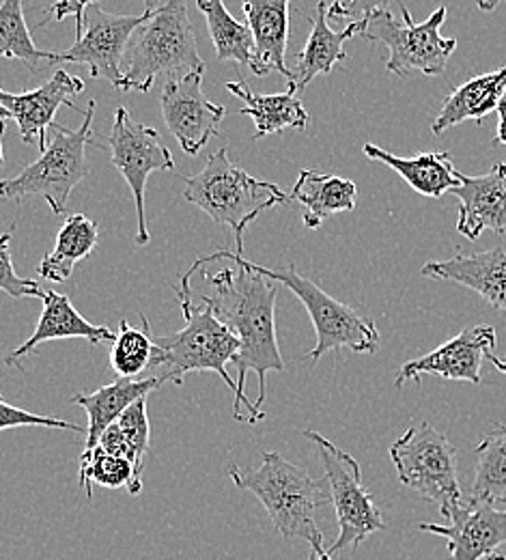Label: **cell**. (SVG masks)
Here are the masks:
<instances>
[{
	"instance_id": "cell-10",
	"label": "cell",
	"mask_w": 506,
	"mask_h": 560,
	"mask_svg": "<svg viewBox=\"0 0 506 560\" xmlns=\"http://www.w3.org/2000/svg\"><path fill=\"white\" fill-rule=\"evenodd\" d=\"M304 438L310 440L319 451L339 522V537L326 550L330 557H334L348 548H358L366 537L386 528L381 509L375 504L370 491L362 483L361 464L319 431L306 429Z\"/></svg>"
},
{
	"instance_id": "cell-36",
	"label": "cell",
	"mask_w": 506,
	"mask_h": 560,
	"mask_svg": "<svg viewBox=\"0 0 506 560\" xmlns=\"http://www.w3.org/2000/svg\"><path fill=\"white\" fill-rule=\"evenodd\" d=\"M392 0H334L328 7V18L334 20H345L350 18L352 22L356 20H364L375 11H384L390 9Z\"/></svg>"
},
{
	"instance_id": "cell-31",
	"label": "cell",
	"mask_w": 506,
	"mask_h": 560,
	"mask_svg": "<svg viewBox=\"0 0 506 560\" xmlns=\"http://www.w3.org/2000/svg\"><path fill=\"white\" fill-rule=\"evenodd\" d=\"M55 52L37 50L31 31L24 20L22 0H2L0 4V59L24 63L31 73L39 70V63L52 61Z\"/></svg>"
},
{
	"instance_id": "cell-30",
	"label": "cell",
	"mask_w": 506,
	"mask_h": 560,
	"mask_svg": "<svg viewBox=\"0 0 506 560\" xmlns=\"http://www.w3.org/2000/svg\"><path fill=\"white\" fill-rule=\"evenodd\" d=\"M197 7L208 20L217 61L250 66L255 55V39L250 26L237 22L222 0H197Z\"/></svg>"
},
{
	"instance_id": "cell-5",
	"label": "cell",
	"mask_w": 506,
	"mask_h": 560,
	"mask_svg": "<svg viewBox=\"0 0 506 560\" xmlns=\"http://www.w3.org/2000/svg\"><path fill=\"white\" fill-rule=\"evenodd\" d=\"M188 71H205L188 2L162 0L155 11H146L145 22L130 39L123 59V91L149 93L157 75Z\"/></svg>"
},
{
	"instance_id": "cell-3",
	"label": "cell",
	"mask_w": 506,
	"mask_h": 560,
	"mask_svg": "<svg viewBox=\"0 0 506 560\" xmlns=\"http://www.w3.org/2000/svg\"><path fill=\"white\" fill-rule=\"evenodd\" d=\"M177 298L181 302V311L186 317V326L166 337H153L155 358L151 371H160L162 384L181 386L186 375L212 371L224 380V384L237 390L235 380L226 371V364L235 358L239 350V341L235 335L220 322L216 313L208 302L195 306L190 277L184 275L177 289Z\"/></svg>"
},
{
	"instance_id": "cell-9",
	"label": "cell",
	"mask_w": 506,
	"mask_h": 560,
	"mask_svg": "<svg viewBox=\"0 0 506 560\" xmlns=\"http://www.w3.org/2000/svg\"><path fill=\"white\" fill-rule=\"evenodd\" d=\"M401 15L397 20L390 9H384L364 18L362 37L373 44H386L390 50L386 71L399 78L414 71L423 75L444 73L450 55L457 50V39H446L439 33L448 9L439 4L425 22H414L410 9L401 2Z\"/></svg>"
},
{
	"instance_id": "cell-26",
	"label": "cell",
	"mask_w": 506,
	"mask_h": 560,
	"mask_svg": "<svg viewBox=\"0 0 506 560\" xmlns=\"http://www.w3.org/2000/svg\"><path fill=\"white\" fill-rule=\"evenodd\" d=\"M356 197L358 188L352 179L304 168L297 175L290 199L304 206V226L319 229L326 218L356 210Z\"/></svg>"
},
{
	"instance_id": "cell-2",
	"label": "cell",
	"mask_w": 506,
	"mask_h": 560,
	"mask_svg": "<svg viewBox=\"0 0 506 560\" xmlns=\"http://www.w3.org/2000/svg\"><path fill=\"white\" fill-rule=\"evenodd\" d=\"M228 477L235 488L257 495L285 541L304 539L310 544L313 552H326L317 513L332 502V498L323 481L313 479L304 468L274 451L263 453V462L257 470L231 464Z\"/></svg>"
},
{
	"instance_id": "cell-19",
	"label": "cell",
	"mask_w": 506,
	"mask_h": 560,
	"mask_svg": "<svg viewBox=\"0 0 506 560\" xmlns=\"http://www.w3.org/2000/svg\"><path fill=\"white\" fill-rule=\"evenodd\" d=\"M421 275L472 289L494 308L506 313V250L501 246L472 255H455L446 261H429L421 268Z\"/></svg>"
},
{
	"instance_id": "cell-20",
	"label": "cell",
	"mask_w": 506,
	"mask_h": 560,
	"mask_svg": "<svg viewBox=\"0 0 506 560\" xmlns=\"http://www.w3.org/2000/svg\"><path fill=\"white\" fill-rule=\"evenodd\" d=\"M290 4L291 0H244V13L255 39V55L248 68L259 78L279 71L293 84V71L285 63Z\"/></svg>"
},
{
	"instance_id": "cell-14",
	"label": "cell",
	"mask_w": 506,
	"mask_h": 560,
	"mask_svg": "<svg viewBox=\"0 0 506 560\" xmlns=\"http://www.w3.org/2000/svg\"><path fill=\"white\" fill-rule=\"evenodd\" d=\"M498 346V335L494 326L481 324L463 328L457 337L429 351L416 360H410L401 366L395 388H401L410 380H421L423 375H437L455 382L483 384L481 366Z\"/></svg>"
},
{
	"instance_id": "cell-16",
	"label": "cell",
	"mask_w": 506,
	"mask_h": 560,
	"mask_svg": "<svg viewBox=\"0 0 506 560\" xmlns=\"http://www.w3.org/2000/svg\"><path fill=\"white\" fill-rule=\"evenodd\" d=\"M419 528L446 539L450 560H481L506 544V509L490 502H468L450 526L421 524Z\"/></svg>"
},
{
	"instance_id": "cell-43",
	"label": "cell",
	"mask_w": 506,
	"mask_h": 560,
	"mask_svg": "<svg viewBox=\"0 0 506 560\" xmlns=\"http://www.w3.org/2000/svg\"><path fill=\"white\" fill-rule=\"evenodd\" d=\"M143 2H145L146 11H155L162 0H143Z\"/></svg>"
},
{
	"instance_id": "cell-24",
	"label": "cell",
	"mask_w": 506,
	"mask_h": 560,
	"mask_svg": "<svg viewBox=\"0 0 506 560\" xmlns=\"http://www.w3.org/2000/svg\"><path fill=\"white\" fill-rule=\"evenodd\" d=\"M235 97L244 102L242 115L252 117L255 121V137L259 140L270 135H281L285 130H306L310 124L308 113L304 110L295 86H290L285 93L274 95H257L250 91V86L244 80H233L224 84Z\"/></svg>"
},
{
	"instance_id": "cell-12",
	"label": "cell",
	"mask_w": 506,
	"mask_h": 560,
	"mask_svg": "<svg viewBox=\"0 0 506 560\" xmlns=\"http://www.w3.org/2000/svg\"><path fill=\"white\" fill-rule=\"evenodd\" d=\"M108 147L113 153V166L128 182L139 215V233L137 244H149V226L145 215L146 179L153 171H173L175 160L168 147L160 139L155 128L137 124L128 108H117L113 132L108 137Z\"/></svg>"
},
{
	"instance_id": "cell-17",
	"label": "cell",
	"mask_w": 506,
	"mask_h": 560,
	"mask_svg": "<svg viewBox=\"0 0 506 560\" xmlns=\"http://www.w3.org/2000/svg\"><path fill=\"white\" fill-rule=\"evenodd\" d=\"M459 199L457 233L474 242L485 231L506 233V162H496L490 173L468 177L459 173L452 190Z\"/></svg>"
},
{
	"instance_id": "cell-40",
	"label": "cell",
	"mask_w": 506,
	"mask_h": 560,
	"mask_svg": "<svg viewBox=\"0 0 506 560\" xmlns=\"http://www.w3.org/2000/svg\"><path fill=\"white\" fill-rule=\"evenodd\" d=\"M487 360H492V364H494V366H496L501 373H505L506 375V358L505 360H501V358H496V355L492 353Z\"/></svg>"
},
{
	"instance_id": "cell-8",
	"label": "cell",
	"mask_w": 506,
	"mask_h": 560,
	"mask_svg": "<svg viewBox=\"0 0 506 560\" xmlns=\"http://www.w3.org/2000/svg\"><path fill=\"white\" fill-rule=\"evenodd\" d=\"M390 459L399 483L437 506L442 517L455 520L466 509L457 477L455 446L429 422L412 424L392 446Z\"/></svg>"
},
{
	"instance_id": "cell-7",
	"label": "cell",
	"mask_w": 506,
	"mask_h": 560,
	"mask_svg": "<svg viewBox=\"0 0 506 560\" xmlns=\"http://www.w3.org/2000/svg\"><path fill=\"white\" fill-rule=\"evenodd\" d=\"M95 115V102H89L84 121L78 130L52 126V142L42 151V158L28 164L22 173L0 182V199L22 201L26 197H44L52 213L63 215L73 188L89 177L86 144L91 139V126Z\"/></svg>"
},
{
	"instance_id": "cell-18",
	"label": "cell",
	"mask_w": 506,
	"mask_h": 560,
	"mask_svg": "<svg viewBox=\"0 0 506 560\" xmlns=\"http://www.w3.org/2000/svg\"><path fill=\"white\" fill-rule=\"evenodd\" d=\"M59 339H84L91 346H99L106 341L113 343L115 332L106 326H95V324L86 322L75 311V306L68 295L57 293V291H46L44 311H42V317H39V324H37L33 337H28V341H24L20 348L11 351L4 358V364L22 369V358L35 353L42 343H50V341H59Z\"/></svg>"
},
{
	"instance_id": "cell-15",
	"label": "cell",
	"mask_w": 506,
	"mask_h": 560,
	"mask_svg": "<svg viewBox=\"0 0 506 560\" xmlns=\"http://www.w3.org/2000/svg\"><path fill=\"white\" fill-rule=\"evenodd\" d=\"M84 91L82 78L72 75L66 70L55 71V75L35 91L26 93H9L0 86V104L9 110L11 119H15L20 128V137L28 144L39 147L42 151L48 147L46 137L55 126V115L61 106H70L78 110L73 97Z\"/></svg>"
},
{
	"instance_id": "cell-28",
	"label": "cell",
	"mask_w": 506,
	"mask_h": 560,
	"mask_svg": "<svg viewBox=\"0 0 506 560\" xmlns=\"http://www.w3.org/2000/svg\"><path fill=\"white\" fill-rule=\"evenodd\" d=\"M80 488L86 491V498H93V486L106 490H121L128 488L130 495L143 493V475L137 466L126 459L106 453L102 446L84 448L80 455Z\"/></svg>"
},
{
	"instance_id": "cell-37",
	"label": "cell",
	"mask_w": 506,
	"mask_h": 560,
	"mask_svg": "<svg viewBox=\"0 0 506 560\" xmlns=\"http://www.w3.org/2000/svg\"><path fill=\"white\" fill-rule=\"evenodd\" d=\"M102 0H57L55 4H50L46 9L48 18L39 22V26H46L48 20H55V22H63L66 18H75V39L82 37V31H84V13L89 7L93 4H99Z\"/></svg>"
},
{
	"instance_id": "cell-21",
	"label": "cell",
	"mask_w": 506,
	"mask_h": 560,
	"mask_svg": "<svg viewBox=\"0 0 506 560\" xmlns=\"http://www.w3.org/2000/svg\"><path fill=\"white\" fill-rule=\"evenodd\" d=\"M328 2H319L315 15L310 18V35L304 50L297 55V63L293 70L295 91H304L319 73H330L337 63L348 61L345 44L364 31V20L348 24L343 31H332L328 24Z\"/></svg>"
},
{
	"instance_id": "cell-33",
	"label": "cell",
	"mask_w": 506,
	"mask_h": 560,
	"mask_svg": "<svg viewBox=\"0 0 506 560\" xmlns=\"http://www.w3.org/2000/svg\"><path fill=\"white\" fill-rule=\"evenodd\" d=\"M121 433L130 442L137 459L141 466H145V457L151 448V424H149V415H146V397L132 404L119 420H117Z\"/></svg>"
},
{
	"instance_id": "cell-45",
	"label": "cell",
	"mask_w": 506,
	"mask_h": 560,
	"mask_svg": "<svg viewBox=\"0 0 506 560\" xmlns=\"http://www.w3.org/2000/svg\"><path fill=\"white\" fill-rule=\"evenodd\" d=\"M481 560H506V555H498V552H494V555H490V557H485V559Z\"/></svg>"
},
{
	"instance_id": "cell-22",
	"label": "cell",
	"mask_w": 506,
	"mask_h": 560,
	"mask_svg": "<svg viewBox=\"0 0 506 560\" xmlns=\"http://www.w3.org/2000/svg\"><path fill=\"white\" fill-rule=\"evenodd\" d=\"M505 95L506 68L490 71L463 82L446 97L442 110L435 117L432 132L435 137H442L446 130L470 119L476 124H483L487 115L498 110Z\"/></svg>"
},
{
	"instance_id": "cell-29",
	"label": "cell",
	"mask_w": 506,
	"mask_h": 560,
	"mask_svg": "<svg viewBox=\"0 0 506 560\" xmlns=\"http://www.w3.org/2000/svg\"><path fill=\"white\" fill-rule=\"evenodd\" d=\"M506 500V424L496 422L476 446V470L470 502Z\"/></svg>"
},
{
	"instance_id": "cell-34",
	"label": "cell",
	"mask_w": 506,
	"mask_h": 560,
	"mask_svg": "<svg viewBox=\"0 0 506 560\" xmlns=\"http://www.w3.org/2000/svg\"><path fill=\"white\" fill-rule=\"evenodd\" d=\"M13 237V226L4 233H0V291H4L11 298H42L46 295V291H42V287L31 279H22L15 275L13 270V259H11V244Z\"/></svg>"
},
{
	"instance_id": "cell-4",
	"label": "cell",
	"mask_w": 506,
	"mask_h": 560,
	"mask_svg": "<svg viewBox=\"0 0 506 560\" xmlns=\"http://www.w3.org/2000/svg\"><path fill=\"white\" fill-rule=\"evenodd\" d=\"M217 259H228L237 266H246V268L255 270L257 275H261L266 279L285 284L297 295V300L304 304V308H306V313L313 322L315 335H317V346L308 351V355H306V360H310L313 364L317 360H321L328 351L352 350L356 353H375L379 350L381 337H379V330H377L375 322L358 315L350 304L334 300L332 295H328L313 280L304 279L302 275H297L295 266H287L283 270H270V268L257 266L252 261H246L237 253L217 250L214 255L201 257L188 270V275L192 277L203 264H212Z\"/></svg>"
},
{
	"instance_id": "cell-1",
	"label": "cell",
	"mask_w": 506,
	"mask_h": 560,
	"mask_svg": "<svg viewBox=\"0 0 506 560\" xmlns=\"http://www.w3.org/2000/svg\"><path fill=\"white\" fill-rule=\"evenodd\" d=\"M237 266V264H235ZM222 268L216 275H203L212 284V295L203 302L212 306L217 319L235 335L239 350L231 364L237 371V390L233 395V419L257 424L266 419L268 373L285 371V360L276 339V295L279 284L246 266Z\"/></svg>"
},
{
	"instance_id": "cell-11",
	"label": "cell",
	"mask_w": 506,
	"mask_h": 560,
	"mask_svg": "<svg viewBox=\"0 0 506 560\" xmlns=\"http://www.w3.org/2000/svg\"><path fill=\"white\" fill-rule=\"evenodd\" d=\"M143 15H119L93 4L84 13L82 37L70 50L55 52L50 63H73L89 68L91 78H104L123 91V59L134 31L145 22Z\"/></svg>"
},
{
	"instance_id": "cell-13",
	"label": "cell",
	"mask_w": 506,
	"mask_h": 560,
	"mask_svg": "<svg viewBox=\"0 0 506 560\" xmlns=\"http://www.w3.org/2000/svg\"><path fill=\"white\" fill-rule=\"evenodd\" d=\"M203 73L188 71L170 75L162 89V117L184 153L197 155L210 140L220 135L226 108L212 104L203 93Z\"/></svg>"
},
{
	"instance_id": "cell-44",
	"label": "cell",
	"mask_w": 506,
	"mask_h": 560,
	"mask_svg": "<svg viewBox=\"0 0 506 560\" xmlns=\"http://www.w3.org/2000/svg\"><path fill=\"white\" fill-rule=\"evenodd\" d=\"M7 119H11V115H9V110L0 104V121H7Z\"/></svg>"
},
{
	"instance_id": "cell-27",
	"label": "cell",
	"mask_w": 506,
	"mask_h": 560,
	"mask_svg": "<svg viewBox=\"0 0 506 560\" xmlns=\"http://www.w3.org/2000/svg\"><path fill=\"white\" fill-rule=\"evenodd\" d=\"M97 240L99 229L91 218H86L84 213L68 215L57 235L55 250L46 255L37 268L39 277L50 282H68L72 279L75 264L91 257Z\"/></svg>"
},
{
	"instance_id": "cell-35",
	"label": "cell",
	"mask_w": 506,
	"mask_h": 560,
	"mask_svg": "<svg viewBox=\"0 0 506 560\" xmlns=\"http://www.w3.org/2000/svg\"><path fill=\"white\" fill-rule=\"evenodd\" d=\"M17 427H46V429H66L73 433L86 435V427L73 424L70 420L55 419V417H42L28 410H22L17 406H11L0 395V431L17 429Z\"/></svg>"
},
{
	"instance_id": "cell-42",
	"label": "cell",
	"mask_w": 506,
	"mask_h": 560,
	"mask_svg": "<svg viewBox=\"0 0 506 560\" xmlns=\"http://www.w3.org/2000/svg\"><path fill=\"white\" fill-rule=\"evenodd\" d=\"M308 560H332V557H330V555H328V550H326V552H321V555H317V552H310Z\"/></svg>"
},
{
	"instance_id": "cell-38",
	"label": "cell",
	"mask_w": 506,
	"mask_h": 560,
	"mask_svg": "<svg viewBox=\"0 0 506 560\" xmlns=\"http://www.w3.org/2000/svg\"><path fill=\"white\" fill-rule=\"evenodd\" d=\"M498 135H496V139L494 142H503L506 144V95L505 100L501 102V106H498Z\"/></svg>"
},
{
	"instance_id": "cell-6",
	"label": "cell",
	"mask_w": 506,
	"mask_h": 560,
	"mask_svg": "<svg viewBox=\"0 0 506 560\" xmlns=\"http://www.w3.org/2000/svg\"><path fill=\"white\" fill-rule=\"evenodd\" d=\"M184 199L188 203L205 211L217 224L233 229L237 255L244 250L246 226L259 213L290 203V197L276 184L255 179L231 162L226 147L210 155L201 173L184 177Z\"/></svg>"
},
{
	"instance_id": "cell-39",
	"label": "cell",
	"mask_w": 506,
	"mask_h": 560,
	"mask_svg": "<svg viewBox=\"0 0 506 560\" xmlns=\"http://www.w3.org/2000/svg\"><path fill=\"white\" fill-rule=\"evenodd\" d=\"M501 2H503V0H476L479 9H481V11H487V13H490V11H496V9L501 7Z\"/></svg>"
},
{
	"instance_id": "cell-23",
	"label": "cell",
	"mask_w": 506,
	"mask_h": 560,
	"mask_svg": "<svg viewBox=\"0 0 506 560\" xmlns=\"http://www.w3.org/2000/svg\"><path fill=\"white\" fill-rule=\"evenodd\" d=\"M362 151L366 158L377 160L388 168L397 171L403 177V182H408L419 195L427 199H442L446 192H452L459 186V171H455L450 153L446 151L399 158L373 142H366Z\"/></svg>"
},
{
	"instance_id": "cell-32",
	"label": "cell",
	"mask_w": 506,
	"mask_h": 560,
	"mask_svg": "<svg viewBox=\"0 0 506 560\" xmlns=\"http://www.w3.org/2000/svg\"><path fill=\"white\" fill-rule=\"evenodd\" d=\"M143 328H132L128 319H121L119 332L110 348V366L119 380H139L141 373L153 366L155 343L149 319L141 315Z\"/></svg>"
},
{
	"instance_id": "cell-41",
	"label": "cell",
	"mask_w": 506,
	"mask_h": 560,
	"mask_svg": "<svg viewBox=\"0 0 506 560\" xmlns=\"http://www.w3.org/2000/svg\"><path fill=\"white\" fill-rule=\"evenodd\" d=\"M2 137H4V121H0V168L4 166V155H2Z\"/></svg>"
},
{
	"instance_id": "cell-25",
	"label": "cell",
	"mask_w": 506,
	"mask_h": 560,
	"mask_svg": "<svg viewBox=\"0 0 506 560\" xmlns=\"http://www.w3.org/2000/svg\"><path fill=\"white\" fill-rule=\"evenodd\" d=\"M162 386L160 377L145 380H117L89 395H73V404L86 412V442L84 448H93L102 433L117 422L119 417L137 401L145 399L149 393Z\"/></svg>"
}]
</instances>
